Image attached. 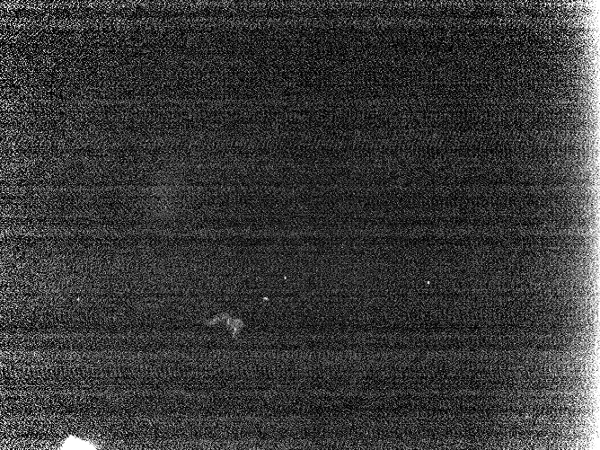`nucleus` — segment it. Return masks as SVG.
I'll return each mask as SVG.
<instances>
[{
    "label": "nucleus",
    "mask_w": 600,
    "mask_h": 450,
    "mask_svg": "<svg viewBox=\"0 0 600 450\" xmlns=\"http://www.w3.org/2000/svg\"><path fill=\"white\" fill-rule=\"evenodd\" d=\"M61 450H96V447L79 438L69 437L62 444Z\"/></svg>",
    "instance_id": "nucleus-1"
}]
</instances>
